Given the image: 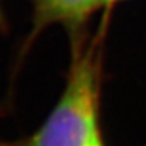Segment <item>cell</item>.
I'll use <instances>...</instances> for the list:
<instances>
[{
    "instance_id": "5",
    "label": "cell",
    "mask_w": 146,
    "mask_h": 146,
    "mask_svg": "<svg viewBox=\"0 0 146 146\" xmlns=\"http://www.w3.org/2000/svg\"><path fill=\"white\" fill-rule=\"evenodd\" d=\"M0 26H3V14H1V10H0Z\"/></svg>"
},
{
    "instance_id": "4",
    "label": "cell",
    "mask_w": 146,
    "mask_h": 146,
    "mask_svg": "<svg viewBox=\"0 0 146 146\" xmlns=\"http://www.w3.org/2000/svg\"><path fill=\"white\" fill-rule=\"evenodd\" d=\"M115 1H118V0H104V6H108V4H112V3H115Z\"/></svg>"
},
{
    "instance_id": "3",
    "label": "cell",
    "mask_w": 146,
    "mask_h": 146,
    "mask_svg": "<svg viewBox=\"0 0 146 146\" xmlns=\"http://www.w3.org/2000/svg\"><path fill=\"white\" fill-rule=\"evenodd\" d=\"M92 146H106V145H105V142H104V139H102V135H101L97 141L94 142V145H92Z\"/></svg>"
},
{
    "instance_id": "1",
    "label": "cell",
    "mask_w": 146,
    "mask_h": 146,
    "mask_svg": "<svg viewBox=\"0 0 146 146\" xmlns=\"http://www.w3.org/2000/svg\"><path fill=\"white\" fill-rule=\"evenodd\" d=\"M101 62L95 47L74 57L67 84L44 122L29 138L0 146H92L99 129Z\"/></svg>"
},
{
    "instance_id": "2",
    "label": "cell",
    "mask_w": 146,
    "mask_h": 146,
    "mask_svg": "<svg viewBox=\"0 0 146 146\" xmlns=\"http://www.w3.org/2000/svg\"><path fill=\"white\" fill-rule=\"evenodd\" d=\"M34 30L37 34L41 29L52 23H61L68 27L81 26L90 14L104 6V0H34Z\"/></svg>"
}]
</instances>
